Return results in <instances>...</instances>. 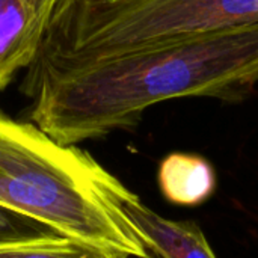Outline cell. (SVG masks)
<instances>
[{"mask_svg": "<svg viewBox=\"0 0 258 258\" xmlns=\"http://www.w3.org/2000/svg\"><path fill=\"white\" fill-rule=\"evenodd\" d=\"M258 85V23L175 38L70 67L29 70L30 118L60 145L136 125L154 104L242 101Z\"/></svg>", "mask_w": 258, "mask_h": 258, "instance_id": "cell-1", "label": "cell"}, {"mask_svg": "<svg viewBox=\"0 0 258 258\" xmlns=\"http://www.w3.org/2000/svg\"><path fill=\"white\" fill-rule=\"evenodd\" d=\"M135 194L76 145L0 113V204L67 237L151 258L125 212Z\"/></svg>", "mask_w": 258, "mask_h": 258, "instance_id": "cell-2", "label": "cell"}, {"mask_svg": "<svg viewBox=\"0 0 258 258\" xmlns=\"http://www.w3.org/2000/svg\"><path fill=\"white\" fill-rule=\"evenodd\" d=\"M258 23V0H59L29 70L70 67Z\"/></svg>", "mask_w": 258, "mask_h": 258, "instance_id": "cell-3", "label": "cell"}, {"mask_svg": "<svg viewBox=\"0 0 258 258\" xmlns=\"http://www.w3.org/2000/svg\"><path fill=\"white\" fill-rule=\"evenodd\" d=\"M59 0H0V89L35 62Z\"/></svg>", "mask_w": 258, "mask_h": 258, "instance_id": "cell-4", "label": "cell"}, {"mask_svg": "<svg viewBox=\"0 0 258 258\" xmlns=\"http://www.w3.org/2000/svg\"><path fill=\"white\" fill-rule=\"evenodd\" d=\"M125 212L151 258H216L204 233L194 221H171L147 207L133 195Z\"/></svg>", "mask_w": 258, "mask_h": 258, "instance_id": "cell-5", "label": "cell"}, {"mask_svg": "<svg viewBox=\"0 0 258 258\" xmlns=\"http://www.w3.org/2000/svg\"><path fill=\"white\" fill-rule=\"evenodd\" d=\"M157 181L168 203L195 207L215 194L216 172L213 165L200 154L171 153L160 162Z\"/></svg>", "mask_w": 258, "mask_h": 258, "instance_id": "cell-6", "label": "cell"}, {"mask_svg": "<svg viewBox=\"0 0 258 258\" xmlns=\"http://www.w3.org/2000/svg\"><path fill=\"white\" fill-rule=\"evenodd\" d=\"M0 258H128L125 254L67 236L0 245Z\"/></svg>", "mask_w": 258, "mask_h": 258, "instance_id": "cell-7", "label": "cell"}, {"mask_svg": "<svg viewBox=\"0 0 258 258\" xmlns=\"http://www.w3.org/2000/svg\"><path fill=\"white\" fill-rule=\"evenodd\" d=\"M62 236L54 228L0 204V245Z\"/></svg>", "mask_w": 258, "mask_h": 258, "instance_id": "cell-8", "label": "cell"}]
</instances>
